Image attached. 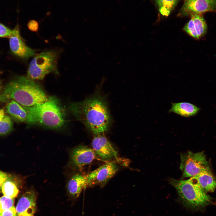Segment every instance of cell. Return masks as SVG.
I'll return each mask as SVG.
<instances>
[{"instance_id":"obj_1","label":"cell","mask_w":216,"mask_h":216,"mask_svg":"<svg viewBox=\"0 0 216 216\" xmlns=\"http://www.w3.org/2000/svg\"><path fill=\"white\" fill-rule=\"evenodd\" d=\"M69 109L76 119L95 135L103 133L110 125L111 118L107 104L98 94L72 103Z\"/></svg>"},{"instance_id":"obj_2","label":"cell","mask_w":216,"mask_h":216,"mask_svg":"<svg viewBox=\"0 0 216 216\" xmlns=\"http://www.w3.org/2000/svg\"><path fill=\"white\" fill-rule=\"evenodd\" d=\"M49 98L39 84L27 76H21L4 87L0 102L13 100L23 106H31L46 102Z\"/></svg>"},{"instance_id":"obj_3","label":"cell","mask_w":216,"mask_h":216,"mask_svg":"<svg viewBox=\"0 0 216 216\" xmlns=\"http://www.w3.org/2000/svg\"><path fill=\"white\" fill-rule=\"evenodd\" d=\"M28 113L27 124L57 129L65 124V115L58 99L51 96L46 102L31 106H24Z\"/></svg>"},{"instance_id":"obj_4","label":"cell","mask_w":216,"mask_h":216,"mask_svg":"<svg viewBox=\"0 0 216 216\" xmlns=\"http://www.w3.org/2000/svg\"><path fill=\"white\" fill-rule=\"evenodd\" d=\"M169 182L176 189L183 203L190 208H201L212 202V197L192 177L184 180L170 178Z\"/></svg>"},{"instance_id":"obj_5","label":"cell","mask_w":216,"mask_h":216,"mask_svg":"<svg viewBox=\"0 0 216 216\" xmlns=\"http://www.w3.org/2000/svg\"><path fill=\"white\" fill-rule=\"evenodd\" d=\"M58 54L53 50L45 51L35 55L31 61L27 77L32 80H42L50 73L58 74Z\"/></svg>"},{"instance_id":"obj_6","label":"cell","mask_w":216,"mask_h":216,"mask_svg":"<svg viewBox=\"0 0 216 216\" xmlns=\"http://www.w3.org/2000/svg\"><path fill=\"white\" fill-rule=\"evenodd\" d=\"M180 168L182 177H191L209 167L203 152L194 153L191 151L180 154Z\"/></svg>"},{"instance_id":"obj_7","label":"cell","mask_w":216,"mask_h":216,"mask_svg":"<svg viewBox=\"0 0 216 216\" xmlns=\"http://www.w3.org/2000/svg\"><path fill=\"white\" fill-rule=\"evenodd\" d=\"M118 170V165L112 162L102 165L86 175L88 186L105 184Z\"/></svg>"},{"instance_id":"obj_8","label":"cell","mask_w":216,"mask_h":216,"mask_svg":"<svg viewBox=\"0 0 216 216\" xmlns=\"http://www.w3.org/2000/svg\"><path fill=\"white\" fill-rule=\"evenodd\" d=\"M13 34L9 38L10 46L12 53L25 59L35 55L36 51L28 46L21 37L18 25L13 29Z\"/></svg>"},{"instance_id":"obj_9","label":"cell","mask_w":216,"mask_h":216,"mask_svg":"<svg viewBox=\"0 0 216 216\" xmlns=\"http://www.w3.org/2000/svg\"><path fill=\"white\" fill-rule=\"evenodd\" d=\"M92 149L96 155L103 160L117 159V152L103 133L95 134L92 142Z\"/></svg>"},{"instance_id":"obj_10","label":"cell","mask_w":216,"mask_h":216,"mask_svg":"<svg viewBox=\"0 0 216 216\" xmlns=\"http://www.w3.org/2000/svg\"><path fill=\"white\" fill-rule=\"evenodd\" d=\"M97 156L92 148L83 146L76 147L70 153L72 164L79 169H81L84 166L97 159Z\"/></svg>"},{"instance_id":"obj_11","label":"cell","mask_w":216,"mask_h":216,"mask_svg":"<svg viewBox=\"0 0 216 216\" xmlns=\"http://www.w3.org/2000/svg\"><path fill=\"white\" fill-rule=\"evenodd\" d=\"M36 195L32 190L25 193L20 199L16 207L18 216H34L36 209Z\"/></svg>"},{"instance_id":"obj_12","label":"cell","mask_w":216,"mask_h":216,"mask_svg":"<svg viewBox=\"0 0 216 216\" xmlns=\"http://www.w3.org/2000/svg\"><path fill=\"white\" fill-rule=\"evenodd\" d=\"M216 4L208 0H185L181 10L182 14H200L214 10Z\"/></svg>"},{"instance_id":"obj_13","label":"cell","mask_w":216,"mask_h":216,"mask_svg":"<svg viewBox=\"0 0 216 216\" xmlns=\"http://www.w3.org/2000/svg\"><path fill=\"white\" fill-rule=\"evenodd\" d=\"M191 15L190 20L186 24L183 29L190 36L199 39L206 34L207 24L201 14H193Z\"/></svg>"},{"instance_id":"obj_14","label":"cell","mask_w":216,"mask_h":216,"mask_svg":"<svg viewBox=\"0 0 216 216\" xmlns=\"http://www.w3.org/2000/svg\"><path fill=\"white\" fill-rule=\"evenodd\" d=\"M5 111L11 119L17 122L27 123L28 113L23 106L16 101L11 100L6 105Z\"/></svg>"},{"instance_id":"obj_15","label":"cell","mask_w":216,"mask_h":216,"mask_svg":"<svg viewBox=\"0 0 216 216\" xmlns=\"http://www.w3.org/2000/svg\"><path fill=\"white\" fill-rule=\"evenodd\" d=\"M191 177L205 191L213 192L216 190V181L209 167Z\"/></svg>"},{"instance_id":"obj_16","label":"cell","mask_w":216,"mask_h":216,"mask_svg":"<svg viewBox=\"0 0 216 216\" xmlns=\"http://www.w3.org/2000/svg\"><path fill=\"white\" fill-rule=\"evenodd\" d=\"M87 186L86 175L76 174L69 180L67 187L70 195L76 198L79 196L82 190Z\"/></svg>"},{"instance_id":"obj_17","label":"cell","mask_w":216,"mask_h":216,"mask_svg":"<svg viewBox=\"0 0 216 216\" xmlns=\"http://www.w3.org/2000/svg\"><path fill=\"white\" fill-rule=\"evenodd\" d=\"M200 108L190 103L182 102L172 103L168 112H173L185 117H192L196 115Z\"/></svg>"},{"instance_id":"obj_18","label":"cell","mask_w":216,"mask_h":216,"mask_svg":"<svg viewBox=\"0 0 216 216\" xmlns=\"http://www.w3.org/2000/svg\"><path fill=\"white\" fill-rule=\"evenodd\" d=\"M11 118L6 114L2 109L0 110V136L9 134L13 129V123Z\"/></svg>"},{"instance_id":"obj_19","label":"cell","mask_w":216,"mask_h":216,"mask_svg":"<svg viewBox=\"0 0 216 216\" xmlns=\"http://www.w3.org/2000/svg\"><path fill=\"white\" fill-rule=\"evenodd\" d=\"M178 0H155L159 10L163 16H167L177 5Z\"/></svg>"},{"instance_id":"obj_20","label":"cell","mask_w":216,"mask_h":216,"mask_svg":"<svg viewBox=\"0 0 216 216\" xmlns=\"http://www.w3.org/2000/svg\"><path fill=\"white\" fill-rule=\"evenodd\" d=\"M1 190L4 196L10 198H14L16 197L19 192L16 185L9 179L4 182Z\"/></svg>"},{"instance_id":"obj_21","label":"cell","mask_w":216,"mask_h":216,"mask_svg":"<svg viewBox=\"0 0 216 216\" xmlns=\"http://www.w3.org/2000/svg\"><path fill=\"white\" fill-rule=\"evenodd\" d=\"M14 201V198H10L4 196L1 197L0 202L1 206V212L13 206Z\"/></svg>"},{"instance_id":"obj_22","label":"cell","mask_w":216,"mask_h":216,"mask_svg":"<svg viewBox=\"0 0 216 216\" xmlns=\"http://www.w3.org/2000/svg\"><path fill=\"white\" fill-rule=\"evenodd\" d=\"M13 29L11 30L0 23V37L9 38L13 34Z\"/></svg>"},{"instance_id":"obj_23","label":"cell","mask_w":216,"mask_h":216,"mask_svg":"<svg viewBox=\"0 0 216 216\" xmlns=\"http://www.w3.org/2000/svg\"><path fill=\"white\" fill-rule=\"evenodd\" d=\"M16 208L14 206L0 212V216H17Z\"/></svg>"},{"instance_id":"obj_24","label":"cell","mask_w":216,"mask_h":216,"mask_svg":"<svg viewBox=\"0 0 216 216\" xmlns=\"http://www.w3.org/2000/svg\"><path fill=\"white\" fill-rule=\"evenodd\" d=\"M27 26L30 31L33 32H37L39 27L38 22L34 20H31L29 21Z\"/></svg>"},{"instance_id":"obj_25","label":"cell","mask_w":216,"mask_h":216,"mask_svg":"<svg viewBox=\"0 0 216 216\" xmlns=\"http://www.w3.org/2000/svg\"><path fill=\"white\" fill-rule=\"evenodd\" d=\"M9 175L6 173L0 170V190L4 183L9 179Z\"/></svg>"},{"instance_id":"obj_26","label":"cell","mask_w":216,"mask_h":216,"mask_svg":"<svg viewBox=\"0 0 216 216\" xmlns=\"http://www.w3.org/2000/svg\"><path fill=\"white\" fill-rule=\"evenodd\" d=\"M4 88V87L3 86L2 82L0 80V96L2 93Z\"/></svg>"},{"instance_id":"obj_27","label":"cell","mask_w":216,"mask_h":216,"mask_svg":"<svg viewBox=\"0 0 216 216\" xmlns=\"http://www.w3.org/2000/svg\"><path fill=\"white\" fill-rule=\"evenodd\" d=\"M216 4V0H208Z\"/></svg>"},{"instance_id":"obj_28","label":"cell","mask_w":216,"mask_h":216,"mask_svg":"<svg viewBox=\"0 0 216 216\" xmlns=\"http://www.w3.org/2000/svg\"><path fill=\"white\" fill-rule=\"evenodd\" d=\"M1 204L0 202V212H1Z\"/></svg>"},{"instance_id":"obj_29","label":"cell","mask_w":216,"mask_h":216,"mask_svg":"<svg viewBox=\"0 0 216 216\" xmlns=\"http://www.w3.org/2000/svg\"><path fill=\"white\" fill-rule=\"evenodd\" d=\"M17 216H18V215Z\"/></svg>"}]
</instances>
